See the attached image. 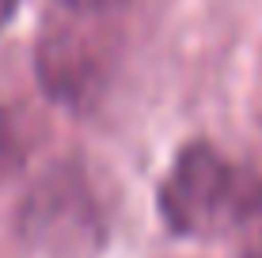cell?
Segmentation results:
<instances>
[{"instance_id": "6da1fadb", "label": "cell", "mask_w": 262, "mask_h": 258, "mask_svg": "<svg viewBox=\"0 0 262 258\" xmlns=\"http://www.w3.org/2000/svg\"><path fill=\"white\" fill-rule=\"evenodd\" d=\"M164 224L186 239H228L262 232V179L221 156L209 140L179 148L156 190Z\"/></svg>"}, {"instance_id": "7a4b0ae2", "label": "cell", "mask_w": 262, "mask_h": 258, "mask_svg": "<svg viewBox=\"0 0 262 258\" xmlns=\"http://www.w3.org/2000/svg\"><path fill=\"white\" fill-rule=\"evenodd\" d=\"M34 76L50 103L65 106L69 114H88L111 84L106 42L76 23H53L34 50Z\"/></svg>"}, {"instance_id": "3957f363", "label": "cell", "mask_w": 262, "mask_h": 258, "mask_svg": "<svg viewBox=\"0 0 262 258\" xmlns=\"http://www.w3.org/2000/svg\"><path fill=\"white\" fill-rule=\"evenodd\" d=\"M23 232L50 251H72V243L99 239V213L76 167H57L31 190L23 205Z\"/></svg>"}, {"instance_id": "277c9868", "label": "cell", "mask_w": 262, "mask_h": 258, "mask_svg": "<svg viewBox=\"0 0 262 258\" xmlns=\"http://www.w3.org/2000/svg\"><path fill=\"white\" fill-rule=\"evenodd\" d=\"M19 167H23V137H19V129H15L8 106L0 103V186L12 182Z\"/></svg>"}, {"instance_id": "5b68a950", "label": "cell", "mask_w": 262, "mask_h": 258, "mask_svg": "<svg viewBox=\"0 0 262 258\" xmlns=\"http://www.w3.org/2000/svg\"><path fill=\"white\" fill-rule=\"evenodd\" d=\"M65 8H72V12H106V8L122 4V0H61Z\"/></svg>"}, {"instance_id": "8992f818", "label": "cell", "mask_w": 262, "mask_h": 258, "mask_svg": "<svg viewBox=\"0 0 262 258\" xmlns=\"http://www.w3.org/2000/svg\"><path fill=\"white\" fill-rule=\"evenodd\" d=\"M19 4H23V0H0V31L12 23V15L19 12Z\"/></svg>"}, {"instance_id": "52a82bcc", "label": "cell", "mask_w": 262, "mask_h": 258, "mask_svg": "<svg viewBox=\"0 0 262 258\" xmlns=\"http://www.w3.org/2000/svg\"><path fill=\"white\" fill-rule=\"evenodd\" d=\"M247 258H262V251H251V254H247Z\"/></svg>"}]
</instances>
